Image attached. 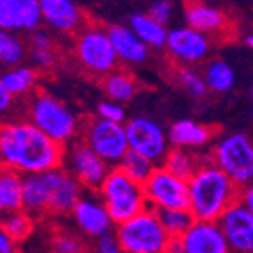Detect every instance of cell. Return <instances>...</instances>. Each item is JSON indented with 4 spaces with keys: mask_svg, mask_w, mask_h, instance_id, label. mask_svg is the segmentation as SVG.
Instances as JSON below:
<instances>
[{
    "mask_svg": "<svg viewBox=\"0 0 253 253\" xmlns=\"http://www.w3.org/2000/svg\"><path fill=\"white\" fill-rule=\"evenodd\" d=\"M63 151L28 120L0 122V169L21 176L49 172L63 166Z\"/></svg>",
    "mask_w": 253,
    "mask_h": 253,
    "instance_id": "1",
    "label": "cell"
},
{
    "mask_svg": "<svg viewBox=\"0 0 253 253\" xmlns=\"http://www.w3.org/2000/svg\"><path fill=\"white\" fill-rule=\"evenodd\" d=\"M188 190L190 211L195 220L218 223L230 208L243 202L245 186L232 181L208 157L188 179Z\"/></svg>",
    "mask_w": 253,
    "mask_h": 253,
    "instance_id": "2",
    "label": "cell"
},
{
    "mask_svg": "<svg viewBox=\"0 0 253 253\" xmlns=\"http://www.w3.org/2000/svg\"><path fill=\"white\" fill-rule=\"evenodd\" d=\"M97 194L115 225H122L150 208L142 185L128 178L120 167L109 170Z\"/></svg>",
    "mask_w": 253,
    "mask_h": 253,
    "instance_id": "3",
    "label": "cell"
},
{
    "mask_svg": "<svg viewBox=\"0 0 253 253\" xmlns=\"http://www.w3.org/2000/svg\"><path fill=\"white\" fill-rule=\"evenodd\" d=\"M28 122L63 148L74 142L79 134V122L74 113L55 95L46 91H41L30 100Z\"/></svg>",
    "mask_w": 253,
    "mask_h": 253,
    "instance_id": "4",
    "label": "cell"
},
{
    "mask_svg": "<svg viewBox=\"0 0 253 253\" xmlns=\"http://www.w3.org/2000/svg\"><path fill=\"white\" fill-rule=\"evenodd\" d=\"M115 236L125 253H166L172 239L158 220L157 211L150 208L116 225Z\"/></svg>",
    "mask_w": 253,
    "mask_h": 253,
    "instance_id": "5",
    "label": "cell"
},
{
    "mask_svg": "<svg viewBox=\"0 0 253 253\" xmlns=\"http://www.w3.org/2000/svg\"><path fill=\"white\" fill-rule=\"evenodd\" d=\"M74 51L79 63L93 74L107 76L115 72L118 65V55L109 39V34L100 27L81 28L76 37Z\"/></svg>",
    "mask_w": 253,
    "mask_h": 253,
    "instance_id": "6",
    "label": "cell"
},
{
    "mask_svg": "<svg viewBox=\"0 0 253 253\" xmlns=\"http://www.w3.org/2000/svg\"><path fill=\"white\" fill-rule=\"evenodd\" d=\"M83 141L111 167H118L130 151L125 125L102 118H93L84 125Z\"/></svg>",
    "mask_w": 253,
    "mask_h": 253,
    "instance_id": "7",
    "label": "cell"
},
{
    "mask_svg": "<svg viewBox=\"0 0 253 253\" xmlns=\"http://www.w3.org/2000/svg\"><path fill=\"white\" fill-rule=\"evenodd\" d=\"M210 158L237 185L248 186L253 181V144L246 135L234 134L225 137L218 142Z\"/></svg>",
    "mask_w": 253,
    "mask_h": 253,
    "instance_id": "8",
    "label": "cell"
},
{
    "mask_svg": "<svg viewBox=\"0 0 253 253\" xmlns=\"http://www.w3.org/2000/svg\"><path fill=\"white\" fill-rule=\"evenodd\" d=\"M62 167L78 179L79 185L90 192H99L100 185L113 169L83 139H76L69 146H65Z\"/></svg>",
    "mask_w": 253,
    "mask_h": 253,
    "instance_id": "9",
    "label": "cell"
},
{
    "mask_svg": "<svg viewBox=\"0 0 253 253\" xmlns=\"http://www.w3.org/2000/svg\"><path fill=\"white\" fill-rule=\"evenodd\" d=\"M150 210H190L188 181L174 176L162 166L142 185Z\"/></svg>",
    "mask_w": 253,
    "mask_h": 253,
    "instance_id": "10",
    "label": "cell"
},
{
    "mask_svg": "<svg viewBox=\"0 0 253 253\" xmlns=\"http://www.w3.org/2000/svg\"><path fill=\"white\" fill-rule=\"evenodd\" d=\"M126 137H128V146L132 151L146 157L148 160L160 167L166 160L167 153V135L162 130V126L157 122L144 116H135L128 120L125 125Z\"/></svg>",
    "mask_w": 253,
    "mask_h": 253,
    "instance_id": "11",
    "label": "cell"
},
{
    "mask_svg": "<svg viewBox=\"0 0 253 253\" xmlns=\"http://www.w3.org/2000/svg\"><path fill=\"white\" fill-rule=\"evenodd\" d=\"M71 214L79 232L86 239H93V241L111 234V229L115 225L104 202L93 194L83 195Z\"/></svg>",
    "mask_w": 253,
    "mask_h": 253,
    "instance_id": "12",
    "label": "cell"
},
{
    "mask_svg": "<svg viewBox=\"0 0 253 253\" xmlns=\"http://www.w3.org/2000/svg\"><path fill=\"white\" fill-rule=\"evenodd\" d=\"M232 253H253V216L245 204L230 208L218 221Z\"/></svg>",
    "mask_w": 253,
    "mask_h": 253,
    "instance_id": "13",
    "label": "cell"
},
{
    "mask_svg": "<svg viewBox=\"0 0 253 253\" xmlns=\"http://www.w3.org/2000/svg\"><path fill=\"white\" fill-rule=\"evenodd\" d=\"M42 23L39 0H0V30L36 32Z\"/></svg>",
    "mask_w": 253,
    "mask_h": 253,
    "instance_id": "14",
    "label": "cell"
},
{
    "mask_svg": "<svg viewBox=\"0 0 253 253\" xmlns=\"http://www.w3.org/2000/svg\"><path fill=\"white\" fill-rule=\"evenodd\" d=\"M51 197H49V213L51 214H71L81 197H83V186L71 176L67 170L60 169L47 172Z\"/></svg>",
    "mask_w": 253,
    "mask_h": 253,
    "instance_id": "15",
    "label": "cell"
},
{
    "mask_svg": "<svg viewBox=\"0 0 253 253\" xmlns=\"http://www.w3.org/2000/svg\"><path fill=\"white\" fill-rule=\"evenodd\" d=\"M166 47L170 53V56L178 62L194 63L206 56V53L210 49V39H208V36L190 27L172 28L167 34Z\"/></svg>",
    "mask_w": 253,
    "mask_h": 253,
    "instance_id": "16",
    "label": "cell"
},
{
    "mask_svg": "<svg viewBox=\"0 0 253 253\" xmlns=\"http://www.w3.org/2000/svg\"><path fill=\"white\" fill-rule=\"evenodd\" d=\"M181 239L183 253H230L216 221H195Z\"/></svg>",
    "mask_w": 253,
    "mask_h": 253,
    "instance_id": "17",
    "label": "cell"
},
{
    "mask_svg": "<svg viewBox=\"0 0 253 253\" xmlns=\"http://www.w3.org/2000/svg\"><path fill=\"white\" fill-rule=\"evenodd\" d=\"M42 21L58 34H72L83 23V14L74 0H39Z\"/></svg>",
    "mask_w": 253,
    "mask_h": 253,
    "instance_id": "18",
    "label": "cell"
},
{
    "mask_svg": "<svg viewBox=\"0 0 253 253\" xmlns=\"http://www.w3.org/2000/svg\"><path fill=\"white\" fill-rule=\"evenodd\" d=\"M186 23L190 28L201 32L204 36L210 34H223L227 30V16L220 9L211 7L201 0H186Z\"/></svg>",
    "mask_w": 253,
    "mask_h": 253,
    "instance_id": "19",
    "label": "cell"
},
{
    "mask_svg": "<svg viewBox=\"0 0 253 253\" xmlns=\"http://www.w3.org/2000/svg\"><path fill=\"white\" fill-rule=\"evenodd\" d=\"M107 34L115 46L118 60L126 63H142L148 58V46L135 36L130 27L113 25L107 28Z\"/></svg>",
    "mask_w": 253,
    "mask_h": 253,
    "instance_id": "20",
    "label": "cell"
},
{
    "mask_svg": "<svg viewBox=\"0 0 253 253\" xmlns=\"http://www.w3.org/2000/svg\"><path fill=\"white\" fill-rule=\"evenodd\" d=\"M49 179L47 172L23 176V210L32 216H42L49 213Z\"/></svg>",
    "mask_w": 253,
    "mask_h": 253,
    "instance_id": "21",
    "label": "cell"
},
{
    "mask_svg": "<svg viewBox=\"0 0 253 253\" xmlns=\"http://www.w3.org/2000/svg\"><path fill=\"white\" fill-rule=\"evenodd\" d=\"M214 130L211 126L195 123L192 120H179L169 130V142L174 148H192L202 146L213 137Z\"/></svg>",
    "mask_w": 253,
    "mask_h": 253,
    "instance_id": "22",
    "label": "cell"
},
{
    "mask_svg": "<svg viewBox=\"0 0 253 253\" xmlns=\"http://www.w3.org/2000/svg\"><path fill=\"white\" fill-rule=\"evenodd\" d=\"M23 210V176L0 169V216Z\"/></svg>",
    "mask_w": 253,
    "mask_h": 253,
    "instance_id": "23",
    "label": "cell"
},
{
    "mask_svg": "<svg viewBox=\"0 0 253 253\" xmlns=\"http://www.w3.org/2000/svg\"><path fill=\"white\" fill-rule=\"evenodd\" d=\"M0 83L7 90V93L14 97H21L34 90L37 84V71L30 65H18V67L7 69L0 74Z\"/></svg>",
    "mask_w": 253,
    "mask_h": 253,
    "instance_id": "24",
    "label": "cell"
},
{
    "mask_svg": "<svg viewBox=\"0 0 253 253\" xmlns=\"http://www.w3.org/2000/svg\"><path fill=\"white\" fill-rule=\"evenodd\" d=\"M130 28L135 32V36L146 44L148 47H164L167 42L166 27L151 18L150 14H134L130 18Z\"/></svg>",
    "mask_w": 253,
    "mask_h": 253,
    "instance_id": "25",
    "label": "cell"
},
{
    "mask_svg": "<svg viewBox=\"0 0 253 253\" xmlns=\"http://www.w3.org/2000/svg\"><path fill=\"white\" fill-rule=\"evenodd\" d=\"M28 58L32 60L36 69H49L55 63L53 37L49 36V32L42 28L32 32L28 42Z\"/></svg>",
    "mask_w": 253,
    "mask_h": 253,
    "instance_id": "26",
    "label": "cell"
},
{
    "mask_svg": "<svg viewBox=\"0 0 253 253\" xmlns=\"http://www.w3.org/2000/svg\"><path fill=\"white\" fill-rule=\"evenodd\" d=\"M28 55V46L16 32L0 30V63L12 69L23 65L25 56Z\"/></svg>",
    "mask_w": 253,
    "mask_h": 253,
    "instance_id": "27",
    "label": "cell"
},
{
    "mask_svg": "<svg viewBox=\"0 0 253 253\" xmlns=\"http://www.w3.org/2000/svg\"><path fill=\"white\" fill-rule=\"evenodd\" d=\"M204 158L195 157L194 153L183 150V148H174L167 153L166 160H164L162 167L167 169L169 172H172L174 176H178L181 179H186L188 181L194 172L199 169V166L202 164Z\"/></svg>",
    "mask_w": 253,
    "mask_h": 253,
    "instance_id": "28",
    "label": "cell"
},
{
    "mask_svg": "<svg viewBox=\"0 0 253 253\" xmlns=\"http://www.w3.org/2000/svg\"><path fill=\"white\" fill-rule=\"evenodd\" d=\"M104 91L113 102H128L137 91V81L126 72H111L104 78Z\"/></svg>",
    "mask_w": 253,
    "mask_h": 253,
    "instance_id": "29",
    "label": "cell"
},
{
    "mask_svg": "<svg viewBox=\"0 0 253 253\" xmlns=\"http://www.w3.org/2000/svg\"><path fill=\"white\" fill-rule=\"evenodd\" d=\"M34 227H36V216H32L25 210L0 216V229L11 239H14L18 245L30 237V234L34 232Z\"/></svg>",
    "mask_w": 253,
    "mask_h": 253,
    "instance_id": "30",
    "label": "cell"
},
{
    "mask_svg": "<svg viewBox=\"0 0 253 253\" xmlns=\"http://www.w3.org/2000/svg\"><path fill=\"white\" fill-rule=\"evenodd\" d=\"M157 214L170 237H183L197 221L190 210H160Z\"/></svg>",
    "mask_w": 253,
    "mask_h": 253,
    "instance_id": "31",
    "label": "cell"
},
{
    "mask_svg": "<svg viewBox=\"0 0 253 253\" xmlns=\"http://www.w3.org/2000/svg\"><path fill=\"white\" fill-rule=\"evenodd\" d=\"M204 79L208 88L218 91V93H223V91H229L234 86V81H236V76L229 63L223 62V60H214L211 62L204 72Z\"/></svg>",
    "mask_w": 253,
    "mask_h": 253,
    "instance_id": "32",
    "label": "cell"
},
{
    "mask_svg": "<svg viewBox=\"0 0 253 253\" xmlns=\"http://www.w3.org/2000/svg\"><path fill=\"white\" fill-rule=\"evenodd\" d=\"M118 167L128 178L134 179L135 183H141V185H144L148 181V178L153 174V170L157 169V166L151 160H148L146 157H142V155L135 153L132 150L125 155V158L120 162Z\"/></svg>",
    "mask_w": 253,
    "mask_h": 253,
    "instance_id": "33",
    "label": "cell"
},
{
    "mask_svg": "<svg viewBox=\"0 0 253 253\" xmlns=\"http://www.w3.org/2000/svg\"><path fill=\"white\" fill-rule=\"evenodd\" d=\"M51 253H88V243L69 230H60L51 239Z\"/></svg>",
    "mask_w": 253,
    "mask_h": 253,
    "instance_id": "34",
    "label": "cell"
},
{
    "mask_svg": "<svg viewBox=\"0 0 253 253\" xmlns=\"http://www.w3.org/2000/svg\"><path fill=\"white\" fill-rule=\"evenodd\" d=\"M178 81L190 95H194V97H197V99H201V97H204V95L208 93L206 79L202 78L199 72L192 71V69H179Z\"/></svg>",
    "mask_w": 253,
    "mask_h": 253,
    "instance_id": "35",
    "label": "cell"
},
{
    "mask_svg": "<svg viewBox=\"0 0 253 253\" xmlns=\"http://www.w3.org/2000/svg\"><path fill=\"white\" fill-rule=\"evenodd\" d=\"M97 115H99V118L107 120V122L123 123V120H125V109L118 102L104 100V102H100L97 106Z\"/></svg>",
    "mask_w": 253,
    "mask_h": 253,
    "instance_id": "36",
    "label": "cell"
},
{
    "mask_svg": "<svg viewBox=\"0 0 253 253\" xmlns=\"http://www.w3.org/2000/svg\"><path fill=\"white\" fill-rule=\"evenodd\" d=\"M91 253H125L120 246L118 239L113 232L107 234V236L100 237L93 243V248H91Z\"/></svg>",
    "mask_w": 253,
    "mask_h": 253,
    "instance_id": "37",
    "label": "cell"
},
{
    "mask_svg": "<svg viewBox=\"0 0 253 253\" xmlns=\"http://www.w3.org/2000/svg\"><path fill=\"white\" fill-rule=\"evenodd\" d=\"M170 12H172V5L167 0H157L150 7V16L160 25H166L170 20Z\"/></svg>",
    "mask_w": 253,
    "mask_h": 253,
    "instance_id": "38",
    "label": "cell"
},
{
    "mask_svg": "<svg viewBox=\"0 0 253 253\" xmlns=\"http://www.w3.org/2000/svg\"><path fill=\"white\" fill-rule=\"evenodd\" d=\"M0 253H18V243L0 229Z\"/></svg>",
    "mask_w": 253,
    "mask_h": 253,
    "instance_id": "39",
    "label": "cell"
},
{
    "mask_svg": "<svg viewBox=\"0 0 253 253\" xmlns=\"http://www.w3.org/2000/svg\"><path fill=\"white\" fill-rule=\"evenodd\" d=\"M11 106H12V97L2 86V83H0V118L7 115V111L11 109Z\"/></svg>",
    "mask_w": 253,
    "mask_h": 253,
    "instance_id": "40",
    "label": "cell"
},
{
    "mask_svg": "<svg viewBox=\"0 0 253 253\" xmlns=\"http://www.w3.org/2000/svg\"><path fill=\"white\" fill-rule=\"evenodd\" d=\"M243 204H245V208L253 216V185L245 186V192H243Z\"/></svg>",
    "mask_w": 253,
    "mask_h": 253,
    "instance_id": "41",
    "label": "cell"
},
{
    "mask_svg": "<svg viewBox=\"0 0 253 253\" xmlns=\"http://www.w3.org/2000/svg\"><path fill=\"white\" fill-rule=\"evenodd\" d=\"M245 42H246V46L252 47V49H253V36H248V37H246Z\"/></svg>",
    "mask_w": 253,
    "mask_h": 253,
    "instance_id": "42",
    "label": "cell"
},
{
    "mask_svg": "<svg viewBox=\"0 0 253 253\" xmlns=\"http://www.w3.org/2000/svg\"><path fill=\"white\" fill-rule=\"evenodd\" d=\"M37 253H46V252H37Z\"/></svg>",
    "mask_w": 253,
    "mask_h": 253,
    "instance_id": "43",
    "label": "cell"
},
{
    "mask_svg": "<svg viewBox=\"0 0 253 253\" xmlns=\"http://www.w3.org/2000/svg\"><path fill=\"white\" fill-rule=\"evenodd\" d=\"M166 253H167V252H166Z\"/></svg>",
    "mask_w": 253,
    "mask_h": 253,
    "instance_id": "44",
    "label": "cell"
}]
</instances>
